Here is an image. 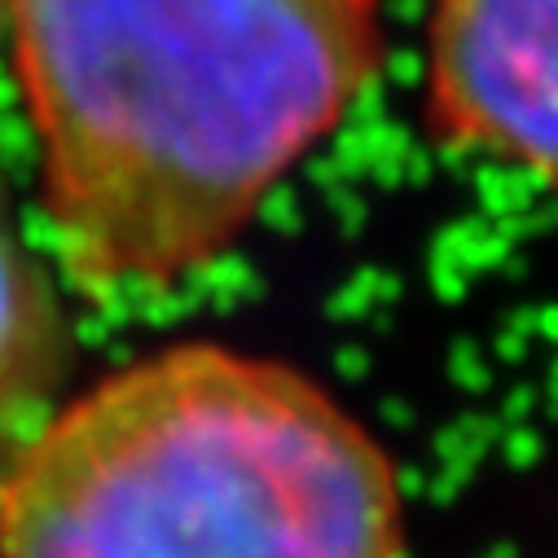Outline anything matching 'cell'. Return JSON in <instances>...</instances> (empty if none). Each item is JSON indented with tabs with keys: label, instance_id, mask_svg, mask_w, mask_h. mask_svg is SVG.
I'll list each match as a JSON object with an SVG mask.
<instances>
[{
	"label": "cell",
	"instance_id": "6da1fadb",
	"mask_svg": "<svg viewBox=\"0 0 558 558\" xmlns=\"http://www.w3.org/2000/svg\"><path fill=\"white\" fill-rule=\"evenodd\" d=\"M45 203L88 291L225 255L383 66V0H14Z\"/></svg>",
	"mask_w": 558,
	"mask_h": 558
},
{
	"label": "cell",
	"instance_id": "7a4b0ae2",
	"mask_svg": "<svg viewBox=\"0 0 558 558\" xmlns=\"http://www.w3.org/2000/svg\"><path fill=\"white\" fill-rule=\"evenodd\" d=\"M0 558H404V510L387 449L308 374L181 343L27 440Z\"/></svg>",
	"mask_w": 558,
	"mask_h": 558
},
{
	"label": "cell",
	"instance_id": "3957f363",
	"mask_svg": "<svg viewBox=\"0 0 558 558\" xmlns=\"http://www.w3.org/2000/svg\"><path fill=\"white\" fill-rule=\"evenodd\" d=\"M427 123L558 190V0H432Z\"/></svg>",
	"mask_w": 558,
	"mask_h": 558
},
{
	"label": "cell",
	"instance_id": "277c9868",
	"mask_svg": "<svg viewBox=\"0 0 558 558\" xmlns=\"http://www.w3.org/2000/svg\"><path fill=\"white\" fill-rule=\"evenodd\" d=\"M62 361L66 335L58 300L0 211V484L40 432L36 423Z\"/></svg>",
	"mask_w": 558,
	"mask_h": 558
},
{
	"label": "cell",
	"instance_id": "5b68a950",
	"mask_svg": "<svg viewBox=\"0 0 558 558\" xmlns=\"http://www.w3.org/2000/svg\"><path fill=\"white\" fill-rule=\"evenodd\" d=\"M10 10H14V0H0V36L10 32Z\"/></svg>",
	"mask_w": 558,
	"mask_h": 558
}]
</instances>
